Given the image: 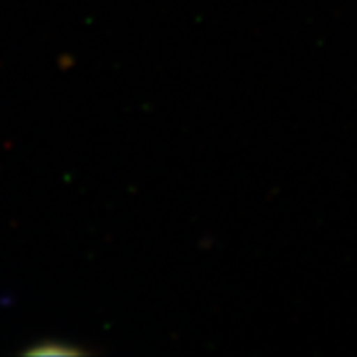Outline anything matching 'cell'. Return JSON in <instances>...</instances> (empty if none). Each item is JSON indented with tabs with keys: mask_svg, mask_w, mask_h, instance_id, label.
Listing matches in <instances>:
<instances>
[{
	"mask_svg": "<svg viewBox=\"0 0 357 357\" xmlns=\"http://www.w3.org/2000/svg\"><path fill=\"white\" fill-rule=\"evenodd\" d=\"M28 354L31 356H75V354H80V350L61 341H47L43 344H35L31 350H28Z\"/></svg>",
	"mask_w": 357,
	"mask_h": 357,
	"instance_id": "6da1fadb",
	"label": "cell"
}]
</instances>
